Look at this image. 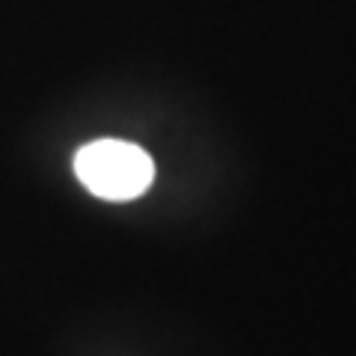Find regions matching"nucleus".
Here are the masks:
<instances>
[{"instance_id": "obj_1", "label": "nucleus", "mask_w": 356, "mask_h": 356, "mask_svg": "<svg viewBox=\"0 0 356 356\" xmlns=\"http://www.w3.org/2000/svg\"><path fill=\"white\" fill-rule=\"evenodd\" d=\"M74 172L92 196L131 202L154 181V161L146 149L125 140H95L74 154Z\"/></svg>"}]
</instances>
